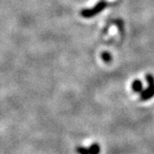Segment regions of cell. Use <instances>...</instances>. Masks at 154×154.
<instances>
[{
  "mask_svg": "<svg viewBox=\"0 0 154 154\" xmlns=\"http://www.w3.org/2000/svg\"><path fill=\"white\" fill-rule=\"evenodd\" d=\"M107 2H105V0H101L92 9H83L81 11V15L84 18H92L99 14L100 12H102L107 7Z\"/></svg>",
  "mask_w": 154,
  "mask_h": 154,
  "instance_id": "1",
  "label": "cell"
},
{
  "mask_svg": "<svg viewBox=\"0 0 154 154\" xmlns=\"http://www.w3.org/2000/svg\"><path fill=\"white\" fill-rule=\"evenodd\" d=\"M146 81L148 83V88L140 93V99L142 101H146L154 97V77L151 74L146 75Z\"/></svg>",
  "mask_w": 154,
  "mask_h": 154,
  "instance_id": "2",
  "label": "cell"
},
{
  "mask_svg": "<svg viewBox=\"0 0 154 154\" xmlns=\"http://www.w3.org/2000/svg\"><path fill=\"white\" fill-rule=\"evenodd\" d=\"M100 146L99 144H92L89 147H84V146H77L76 152L79 154H99L100 153Z\"/></svg>",
  "mask_w": 154,
  "mask_h": 154,
  "instance_id": "3",
  "label": "cell"
},
{
  "mask_svg": "<svg viewBox=\"0 0 154 154\" xmlns=\"http://www.w3.org/2000/svg\"><path fill=\"white\" fill-rule=\"evenodd\" d=\"M131 88L134 92L140 94L143 91V84L140 80H134L131 84Z\"/></svg>",
  "mask_w": 154,
  "mask_h": 154,
  "instance_id": "4",
  "label": "cell"
},
{
  "mask_svg": "<svg viewBox=\"0 0 154 154\" xmlns=\"http://www.w3.org/2000/svg\"><path fill=\"white\" fill-rule=\"evenodd\" d=\"M101 57H102L103 61L105 62V63H110V61H111V59H112L111 55H110L109 52H107V51L103 52V53L101 54Z\"/></svg>",
  "mask_w": 154,
  "mask_h": 154,
  "instance_id": "5",
  "label": "cell"
}]
</instances>
